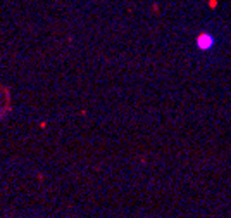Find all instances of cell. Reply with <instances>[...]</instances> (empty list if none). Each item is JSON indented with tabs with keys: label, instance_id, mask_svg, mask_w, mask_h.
Listing matches in <instances>:
<instances>
[{
	"label": "cell",
	"instance_id": "6da1fadb",
	"mask_svg": "<svg viewBox=\"0 0 231 218\" xmlns=\"http://www.w3.org/2000/svg\"><path fill=\"white\" fill-rule=\"evenodd\" d=\"M195 43H197V49H198V50L207 52V50H211L212 47H214L216 38L212 37L211 33H207V31H200V33L197 35V38H195Z\"/></svg>",
	"mask_w": 231,
	"mask_h": 218
},
{
	"label": "cell",
	"instance_id": "7a4b0ae2",
	"mask_svg": "<svg viewBox=\"0 0 231 218\" xmlns=\"http://www.w3.org/2000/svg\"><path fill=\"white\" fill-rule=\"evenodd\" d=\"M209 7L211 9H216L217 7V0H209Z\"/></svg>",
	"mask_w": 231,
	"mask_h": 218
}]
</instances>
